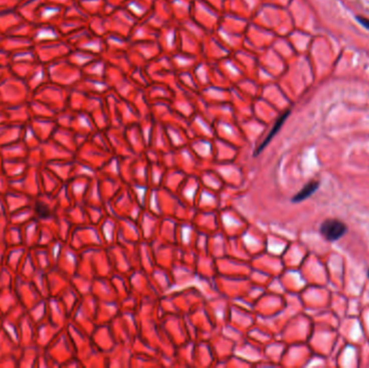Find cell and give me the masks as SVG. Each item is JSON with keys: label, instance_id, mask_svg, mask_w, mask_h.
I'll use <instances>...</instances> for the list:
<instances>
[{"label": "cell", "instance_id": "6da1fadb", "mask_svg": "<svg viewBox=\"0 0 369 368\" xmlns=\"http://www.w3.org/2000/svg\"><path fill=\"white\" fill-rule=\"evenodd\" d=\"M347 231V226L339 219H326L320 227L321 235L329 242L338 241Z\"/></svg>", "mask_w": 369, "mask_h": 368}, {"label": "cell", "instance_id": "7a4b0ae2", "mask_svg": "<svg viewBox=\"0 0 369 368\" xmlns=\"http://www.w3.org/2000/svg\"><path fill=\"white\" fill-rule=\"evenodd\" d=\"M320 187V181L317 180H312L309 181L306 186H304L299 193L296 194L294 196V198L292 199V202L294 203H299L301 201H304L308 198H310L312 195H313L315 191Z\"/></svg>", "mask_w": 369, "mask_h": 368}, {"label": "cell", "instance_id": "3957f363", "mask_svg": "<svg viewBox=\"0 0 369 368\" xmlns=\"http://www.w3.org/2000/svg\"><path fill=\"white\" fill-rule=\"evenodd\" d=\"M287 115H288V112H286V114L285 115H284L280 120H279V121H278V123H276L275 125H274V127H273V130H272V132H270V134H269V136L266 138V140L264 141V143H262V145L259 147V149L257 150V153L256 154H258L262 149H264V148L267 146V144L269 143V141H270V139L274 136V134L276 133V132H278V130L280 129V127H281V125H282V123L284 122V120H285L286 119V117H287Z\"/></svg>", "mask_w": 369, "mask_h": 368}, {"label": "cell", "instance_id": "277c9868", "mask_svg": "<svg viewBox=\"0 0 369 368\" xmlns=\"http://www.w3.org/2000/svg\"><path fill=\"white\" fill-rule=\"evenodd\" d=\"M358 22L363 25L364 27H366L367 30H369V20L368 19H365V18H360V17H357L356 18Z\"/></svg>", "mask_w": 369, "mask_h": 368}, {"label": "cell", "instance_id": "5b68a950", "mask_svg": "<svg viewBox=\"0 0 369 368\" xmlns=\"http://www.w3.org/2000/svg\"><path fill=\"white\" fill-rule=\"evenodd\" d=\"M368 278H369V269H368Z\"/></svg>", "mask_w": 369, "mask_h": 368}]
</instances>
